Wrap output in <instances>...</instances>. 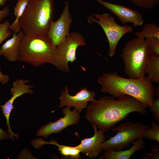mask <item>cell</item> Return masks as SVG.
<instances>
[{"label":"cell","mask_w":159,"mask_h":159,"mask_svg":"<svg viewBox=\"0 0 159 159\" xmlns=\"http://www.w3.org/2000/svg\"><path fill=\"white\" fill-rule=\"evenodd\" d=\"M116 98L111 95L105 96L87 105L85 117L88 122L100 130L108 132L132 112L141 115L147 112L148 107L132 97L125 95Z\"/></svg>","instance_id":"cell-1"},{"label":"cell","mask_w":159,"mask_h":159,"mask_svg":"<svg viewBox=\"0 0 159 159\" xmlns=\"http://www.w3.org/2000/svg\"><path fill=\"white\" fill-rule=\"evenodd\" d=\"M97 83L101 91L116 98L127 95L137 99L148 107H150L155 95L154 86L146 76L138 78H124L116 72L104 73Z\"/></svg>","instance_id":"cell-2"},{"label":"cell","mask_w":159,"mask_h":159,"mask_svg":"<svg viewBox=\"0 0 159 159\" xmlns=\"http://www.w3.org/2000/svg\"><path fill=\"white\" fill-rule=\"evenodd\" d=\"M54 0H29L19 20L25 34L47 37L54 16Z\"/></svg>","instance_id":"cell-3"},{"label":"cell","mask_w":159,"mask_h":159,"mask_svg":"<svg viewBox=\"0 0 159 159\" xmlns=\"http://www.w3.org/2000/svg\"><path fill=\"white\" fill-rule=\"evenodd\" d=\"M56 47L47 37L24 33L18 49L17 61L38 67L46 63L53 64Z\"/></svg>","instance_id":"cell-4"},{"label":"cell","mask_w":159,"mask_h":159,"mask_svg":"<svg viewBox=\"0 0 159 159\" xmlns=\"http://www.w3.org/2000/svg\"><path fill=\"white\" fill-rule=\"evenodd\" d=\"M150 56L145 38L136 37L127 41L120 55L125 74L130 78L145 76Z\"/></svg>","instance_id":"cell-5"},{"label":"cell","mask_w":159,"mask_h":159,"mask_svg":"<svg viewBox=\"0 0 159 159\" xmlns=\"http://www.w3.org/2000/svg\"><path fill=\"white\" fill-rule=\"evenodd\" d=\"M150 127L148 124L126 122L110 130L117 131V134L108 140L104 141L101 145L102 151L111 150L115 151L123 150L130 144L141 136L143 132Z\"/></svg>","instance_id":"cell-6"},{"label":"cell","mask_w":159,"mask_h":159,"mask_svg":"<svg viewBox=\"0 0 159 159\" xmlns=\"http://www.w3.org/2000/svg\"><path fill=\"white\" fill-rule=\"evenodd\" d=\"M87 18L88 22L98 24L104 31L109 44L108 56L113 57L116 55V49L119 41L125 34L131 33L133 28L131 26H122L118 24L115 19L107 13L102 14H94Z\"/></svg>","instance_id":"cell-7"},{"label":"cell","mask_w":159,"mask_h":159,"mask_svg":"<svg viewBox=\"0 0 159 159\" xmlns=\"http://www.w3.org/2000/svg\"><path fill=\"white\" fill-rule=\"evenodd\" d=\"M86 45L85 39L81 34L69 33L64 40L56 47V54L53 65L58 69L69 73V62L76 60V51L80 46Z\"/></svg>","instance_id":"cell-8"},{"label":"cell","mask_w":159,"mask_h":159,"mask_svg":"<svg viewBox=\"0 0 159 159\" xmlns=\"http://www.w3.org/2000/svg\"><path fill=\"white\" fill-rule=\"evenodd\" d=\"M72 18L70 12L68 1L66 4L59 19L52 21L47 33L52 46L56 47L65 39L69 33L70 26Z\"/></svg>","instance_id":"cell-9"},{"label":"cell","mask_w":159,"mask_h":159,"mask_svg":"<svg viewBox=\"0 0 159 159\" xmlns=\"http://www.w3.org/2000/svg\"><path fill=\"white\" fill-rule=\"evenodd\" d=\"M69 91V87L66 85L64 90H62L59 97L60 102L58 108L65 106L73 107L74 110L80 113L87 107L88 102H92L96 100L95 92L88 90L86 87L81 89L74 95H70Z\"/></svg>","instance_id":"cell-10"},{"label":"cell","mask_w":159,"mask_h":159,"mask_svg":"<svg viewBox=\"0 0 159 159\" xmlns=\"http://www.w3.org/2000/svg\"><path fill=\"white\" fill-rule=\"evenodd\" d=\"M28 80H24L22 79H17L13 83L12 87L10 90L11 97L5 103L0 105L1 108L2 114L6 119V125L8 127L7 132L9 134L10 138L14 140V136L18 139V134L15 133L12 130L9 124V117L11 112L14 108L13 104L14 100L18 97L25 94H32L33 91L31 88L34 87L32 86L26 85L29 83Z\"/></svg>","instance_id":"cell-11"},{"label":"cell","mask_w":159,"mask_h":159,"mask_svg":"<svg viewBox=\"0 0 159 159\" xmlns=\"http://www.w3.org/2000/svg\"><path fill=\"white\" fill-rule=\"evenodd\" d=\"M71 107L69 106H67L64 108L62 110L64 117L55 122H50L42 126L37 132V135L47 138L50 134L53 133L57 134L69 126L78 124L80 119V113L75 110L71 111Z\"/></svg>","instance_id":"cell-12"},{"label":"cell","mask_w":159,"mask_h":159,"mask_svg":"<svg viewBox=\"0 0 159 159\" xmlns=\"http://www.w3.org/2000/svg\"><path fill=\"white\" fill-rule=\"evenodd\" d=\"M115 15L125 24L131 23L133 27L141 26L144 23L143 16L139 11L133 10L125 6L110 3L103 0H95Z\"/></svg>","instance_id":"cell-13"},{"label":"cell","mask_w":159,"mask_h":159,"mask_svg":"<svg viewBox=\"0 0 159 159\" xmlns=\"http://www.w3.org/2000/svg\"><path fill=\"white\" fill-rule=\"evenodd\" d=\"M92 125L94 131V135L91 138L82 140L80 144L76 147L81 153L88 157L95 158L102 151L101 145L105 140L106 136L104 132L97 130V127L95 125Z\"/></svg>","instance_id":"cell-14"},{"label":"cell","mask_w":159,"mask_h":159,"mask_svg":"<svg viewBox=\"0 0 159 159\" xmlns=\"http://www.w3.org/2000/svg\"><path fill=\"white\" fill-rule=\"evenodd\" d=\"M24 34L22 30L17 33H14L13 37L8 39L1 47L0 57L2 55L11 62L17 61L19 47Z\"/></svg>","instance_id":"cell-15"},{"label":"cell","mask_w":159,"mask_h":159,"mask_svg":"<svg viewBox=\"0 0 159 159\" xmlns=\"http://www.w3.org/2000/svg\"><path fill=\"white\" fill-rule=\"evenodd\" d=\"M133 143V145L130 149L125 150H105L98 159H129L135 152L145 147L144 143L141 136L135 140Z\"/></svg>","instance_id":"cell-16"},{"label":"cell","mask_w":159,"mask_h":159,"mask_svg":"<svg viewBox=\"0 0 159 159\" xmlns=\"http://www.w3.org/2000/svg\"><path fill=\"white\" fill-rule=\"evenodd\" d=\"M29 0H17L14 9V15L16 19L9 26L14 33H17L21 30L19 21L22 16Z\"/></svg>","instance_id":"cell-17"},{"label":"cell","mask_w":159,"mask_h":159,"mask_svg":"<svg viewBox=\"0 0 159 159\" xmlns=\"http://www.w3.org/2000/svg\"><path fill=\"white\" fill-rule=\"evenodd\" d=\"M147 77L152 82H159V56L151 55L147 69Z\"/></svg>","instance_id":"cell-18"},{"label":"cell","mask_w":159,"mask_h":159,"mask_svg":"<svg viewBox=\"0 0 159 159\" xmlns=\"http://www.w3.org/2000/svg\"><path fill=\"white\" fill-rule=\"evenodd\" d=\"M134 33L139 38L154 37L159 39V27L154 22L147 23L141 31Z\"/></svg>","instance_id":"cell-19"},{"label":"cell","mask_w":159,"mask_h":159,"mask_svg":"<svg viewBox=\"0 0 159 159\" xmlns=\"http://www.w3.org/2000/svg\"><path fill=\"white\" fill-rule=\"evenodd\" d=\"M151 127L145 130L141 136L149 140H155L159 143V125L158 123L151 122Z\"/></svg>","instance_id":"cell-20"},{"label":"cell","mask_w":159,"mask_h":159,"mask_svg":"<svg viewBox=\"0 0 159 159\" xmlns=\"http://www.w3.org/2000/svg\"><path fill=\"white\" fill-rule=\"evenodd\" d=\"M135 5L148 10L153 9L159 3V0H126Z\"/></svg>","instance_id":"cell-21"},{"label":"cell","mask_w":159,"mask_h":159,"mask_svg":"<svg viewBox=\"0 0 159 159\" xmlns=\"http://www.w3.org/2000/svg\"><path fill=\"white\" fill-rule=\"evenodd\" d=\"M151 55L159 56V39L154 37L145 38Z\"/></svg>","instance_id":"cell-22"},{"label":"cell","mask_w":159,"mask_h":159,"mask_svg":"<svg viewBox=\"0 0 159 159\" xmlns=\"http://www.w3.org/2000/svg\"><path fill=\"white\" fill-rule=\"evenodd\" d=\"M10 25L8 20L3 23L0 22V44L11 35L12 32L9 28Z\"/></svg>","instance_id":"cell-23"},{"label":"cell","mask_w":159,"mask_h":159,"mask_svg":"<svg viewBox=\"0 0 159 159\" xmlns=\"http://www.w3.org/2000/svg\"><path fill=\"white\" fill-rule=\"evenodd\" d=\"M48 144L57 146L58 147V150L62 156L69 158L71 146L59 144L54 140H50L49 142H48Z\"/></svg>","instance_id":"cell-24"},{"label":"cell","mask_w":159,"mask_h":159,"mask_svg":"<svg viewBox=\"0 0 159 159\" xmlns=\"http://www.w3.org/2000/svg\"><path fill=\"white\" fill-rule=\"evenodd\" d=\"M155 120L159 122V97L154 99L151 106L149 107Z\"/></svg>","instance_id":"cell-25"},{"label":"cell","mask_w":159,"mask_h":159,"mask_svg":"<svg viewBox=\"0 0 159 159\" xmlns=\"http://www.w3.org/2000/svg\"><path fill=\"white\" fill-rule=\"evenodd\" d=\"M151 151L149 153H145L141 158L142 159H159V146L157 145L152 146Z\"/></svg>","instance_id":"cell-26"},{"label":"cell","mask_w":159,"mask_h":159,"mask_svg":"<svg viewBox=\"0 0 159 159\" xmlns=\"http://www.w3.org/2000/svg\"><path fill=\"white\" fill-rule=\"evenodd\" d=\"M80 151L76 147L71 146L69 158L71 159H77L80 157Z\"/></svg>","instance_id":"cell-27"},{"label":"cell","mask_w":159,"mask_h":159,"mask_svg":"<svg viewBox=\"0 0 159 159\" xmlns=\"http://www.w3.org/2000/svg\"><path fill=\"white\" fill-rule=\"evenodd\" d=\"M9 11V8L8 6L6 7L3 9L0 10V22L8 15Z\"/></svg>","instance_id":"cell-28"},{"label":"cell","mask_w":159,"mask_h":159,"mask_svg":"<svg viewBox=\"0 0 159 159\" xmlns=\"http://www.w3.org/2000/svg\"><path fill=\"white\" fill-rule=\"evenodd\" d=\"M9 80V76L6 74H4L0 69V82L3 85L6 84Z\"/></svg>","instance_id":"cell-29"},{"label":"cell","mask_w":159,"mask_h":159,"mask_svg":"<svg viewBox=\"0 0 159 159\" xmlns=\"http://www.w3.org/2000/svg\"><path fill=\"white\" fill-rule=\"evenodd\" d=\"M10 136L7 132H5L0 127V140H1L9 139Z\"/></svg>","instance_id":"cell-30"},{"label":"cell","mask_w":159,"mask_h":159,"mask_svg":"<svg viewBox=\"0 0 159 159\" xmlns=\"http://www.w3.org/2000/svg\"><path fill=\"white\" fill-rule=\"evenodd\" d=\"M155 95H156L157 97H159V86H158L155 89Z\"/></svg>","instance_id":"cell-31"},{"label":"cell","mask_w":159,"mask_h":159,"mask_svg":"<svg viewBox=\"0 0 159 159\" xmlns=\"http://www.w3.org/2000/svg\"><path fill=\"white\" fill-rule=\"evenodd\" d=\"M7 0H0V6H3Z\"/></svg>","instance_id":"cell-32"}]
</instances>
